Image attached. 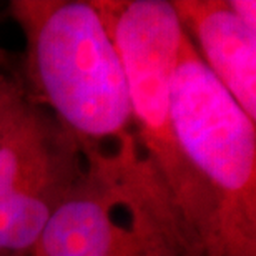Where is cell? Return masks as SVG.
I'll return each instance as SVG.
<instances>
[{"label": "cell", "instance_id": "cell-5", "mask_svg": "<svg viewBox=\"0 0 256 256\" xmlns=\"http://www.w3.org/2000/svg\"><path fill=\"white\" fill-rule=\"evenodd\" d=\"M85 170L74 133L30 102L0 142V256H30Z\"/></svg>", "mask_w": 256, "mask_h": 256}, {"label": "cell", "instance_id": "cell-4", "mask_svg": "<svg viewBox=\"0 0 256 256\" xmlns=\"http://www.w3.org/2000/svg\"><path fill=\"white\" fill-rule=\"evenodd\" d=\"M172 114L178 143L213 206L212 256H256V122L185 34L172 76Z\"/></svg>", "mask_w": 256, "mask_h": 256}, {"label": "cell", "instance_id": "cell-9", "mask_svg": "<svg viewBox=\"0 0 256 256\" xmlns=\"http://www.w3.org/2000/svg\"><path fill=\"white\" fill-rule=\"evenodd\" d=\"M10 65H12V54L4 47V44L0 42V72H7L10 74Z\"/></svg>", "mask_w": 256, "mask_h": 256}, {"label": "cell", "instance_id": "cell-2", "mask_svg": "<svg viewBox=\"0 0 256 256\" xmlns=\"http://www.w3.org/2000/svg\"><path fill=\"white\" fill-rule=\"evenodd\" d=\"M84 152V175L30 256H198L135 135Z\"/></svg>", "mask_w": 256, "mask_h": 256}, {"label": "cell", "instance_id": "cell-7", "mask_svg": "<svg viewBox=\"0 0 256 256\" xmlns=\"http://www.w3.org/2000/svg\"><path fill=\"white\" fill-rule=\"evenodd\" d=\"M28 104L30 98L22 82L7 72H0V142L22 116Z\"/></svg>", "mask_w": 256, "mask_h": 256}, {"label": "cell", "instance_id": "cell-6", "mask_svg": "<svg viewBox=\"0 0 256 256\" xmlns=\"http://www.w3.org/2000/svg\"><path fill=\"white\" fill-rule=\"evenodd\" d=\"M172 7L203 65L256 122V30L228 0H172Z\"/></svg>", "mask_w": 256, "mask_h": 256}, {"label": "cell", "instance_id": "cell-1", "mask_svg": "<svg viewBox=\"0 0 256 256\" xmlns=\"http://www.w3.org/2000/svg\"><path fill=\"white\" fill-rule=\"evenodd\" d=\"M25 42L30 102L50 112L84 148L135 135L124 64L92 0H12Z\"/></svg>", "mask_w": 256, "mask_h": 256}, {"label": "cell", "instance_id": "cell-8", "mask_svg": "<svg viewBox=\"0 0 256 256\" xmlns=\"http://www.w3.org/2000/svg\"><path fill=\"white\" fill-rule=\"evenodd\" d=\"M233 14L242 20V22L256 30V2L254 0H228Z\"/></svg>", "mask_w": 256, "mask_h": 256}, {"label": "cell", "instance_id": "cell-3", "mask_svg": "<svg viewBox=\"0 0 256 256\" xmlns=\"http://www.w3.org/2000/svg\"><path fill=\"white\" fill-rule=\"evenodd\" d=\"M124 64L136 143L175 204L193 250L212 256L213 206L175 132L172 76L183 30L166 0H92Z\"/></svg>", "mask_w": 256, "mask_h": 256}]
</instances>
